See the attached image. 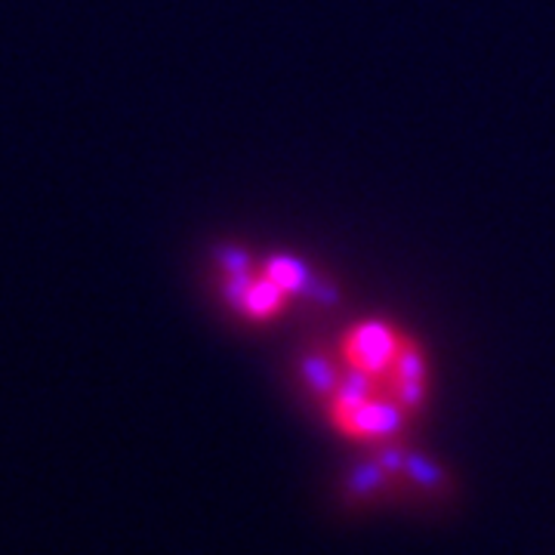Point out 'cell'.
<instances>
[{
	"instance_id": "cell-1",
	"label": "cell",
	"mask_w": 555,
	"mask_h": 555,
	"mask_svg": "<svg viewBox=\"0 0 555 555\" xmlns=\"http://www.w3.org/2000/svg\"><path fill=\"white\" fill-rule=\"evenodd\" d=\"M327 416L339 436L377 448L383 441L404 438V429L411 423V414L398 404L396 398L383 392L377 379L358 371H346L339 379L334 398L324 404Z\"/></svg>"
},
{
	"instance_id": "cell-2",
	"label": "cell",
	"mask_w": 555,
	"mask_h": 555,
	"mask_svg": "<svg viewBox=\"0 0 555 555\" xmlns=\"http://www.w3.org/2000/svg\"><path fill=\"white\" fill-rule=\"evenodd\" d=\"M404 339H408V334H401L392 324H386L379 318H367V321H358L356 327H349L343 334L339 358H343L346 367L379 379L386 377V371L396 364Z\"/></svg>"
},
{
	"instance_id": "cell-3",
	"label": "cell",
	"mask_w": 555,
	"mask_h": 555,
	"mask_svg": "<svg viewBox=\"0 0 555 555\" xmlns=\"http://www.w3.org/2000/svg\"><path fill=\"white\" fill-rule=\"evenodd\" d=\"M377 383L383 386V392L396 398L408 414H420L426 404V392H429V364H426V352L420 349V343H414L411 337L404 339L396 364Z\"/></svg>"
},
{
	"instance_id": "cell-4",
	"label": "cell",
	"mask_w": 555,
	"mask_h": 555,
	"mask_svg": "<svg viewBox=\"0 0 555 555\" xmlns=\"http://www.w3.org/2000/svg\"><path fill=\"white\" fill-rule=\"evenodd\" d=\"M398 491H401V485L379 466L374 456L371 460H361L356 466H349V473L339 481V496L352 509L377 506V503L389 500Z\"/></svg>"
},
{
	"instance_id": "cell-5",
	"label": "cell",
	"mask_w": 555,
	"mask_h": 555,
	"mask_svg": "<svg viewBox=\"0 0 555 555\" xmlns=\"http://www.w3.org/2000/svg\"><path fill=\"white\" fill-rule=\"evenodd\" d=\"M343 371H346L343 358H337L327 346H318V343H312L297 361V374L306 386V392L321 404H327L334 398Z\"/></svg>"
}]
</instances>
